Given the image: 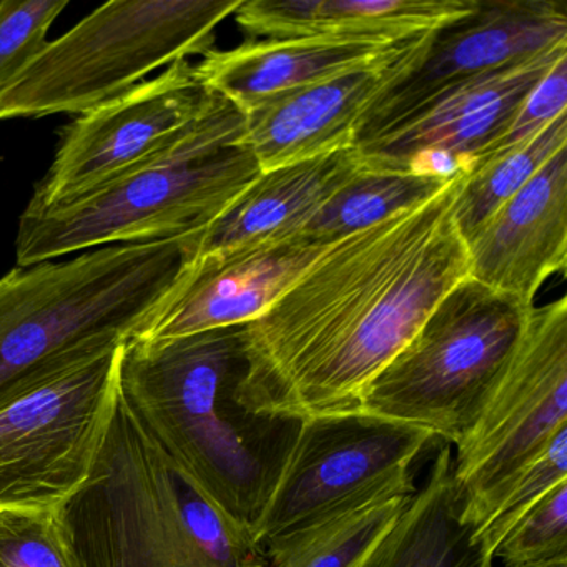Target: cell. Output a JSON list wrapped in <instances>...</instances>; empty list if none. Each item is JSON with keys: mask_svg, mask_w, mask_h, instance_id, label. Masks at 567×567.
<instances>
[{"mask_svg": "<svg viewBox=\"0 0 567 567\" xmlns=\"http://www.w3.org/2000/svg\"><path fill=\"white\" fill-rule=\"evenodd\" d=\"M195 235L109 245L0 278V396L58 361L135 337L197 254Z\"/></svg>", "mask_w": 567, "mask_h": 567, "instance_id": "obj_5", "label": "cell"}, {"mask_svg": "<svg viewBox=\"0 0 567 567\" xmlns=\"http://www.w3.org/2000/svg\"><path fill=\"white\" fill-rule=\"evenodd\" d=\"M434 437L364 410L305 417L255 539L264 547L380 497L413 496L411 466Z\"/></svg>", "mask_w": 567, "mask_h": 567, "instance_id": "obj_10", "label": "cell"}, {"mask_svg": "<svg viewBox=\"0 0 567 567\" xmlns=\"http://www.w3.org/2000/svg\"><path fill=\"white\" fill-rule=\"evenodd\" d=\"M567 556V481L544 494L494 550L506 566Z\"/></svg>", "mask_w": 567, "mask_h": 567, "instance_id": "obj_27", "label": "cell"}, {"mask_svg": "<svg viewBox=\"0 0 567 567\" xmlns=\"http://www.w3.org/2000/svg\"><path fill=\"white\" fill-rule=\"evenodd\" d=\"M0 567H82L64 504L49 509H0Z\"/></svg>", "mask_w": 567, "mask_h": 567, "instance_id": "obj_24", "label": "cell"}, {"mask_svg": "<svg viewBox=\"0 0 567 567\" xmlns=\"http://www.w3.org/2000/svg\"><path fill=\"white\" fill-rule=\"evenodd\" d=\"M245 112L214 92L174 141L89 194L25 207L16 237L18 267L109 245L200 234L261 174L245 141Z\"/></svg>", "mask_w": 567, "mask_h": 567, "instance_id": "obj_3", "label": "cell"}, {"mask_svg": "<svg viewBox=\"0 0 567 567\" xmlns=\"http://www.w3.org/2000/svg\"><path fill=\"white\" fill-rule=\"evenodd\" d=\"M567 427V298L534 307L493 396L453 457V480L477 533L509 484Z\"/></svg>", "mask_w": 567, "mask_h": 567, "instance_id": "obj_9", "label": "cell"}, {"mask_svg": "<svg viewBox=\"0 0 567 567\" xmlns=\"http://www.w3.org/2000/svg\"><path fill=\"white\" fill-rule=\"evenodd\" d=\"M477 0H241L234 18L255 39L357 38L401 42L437 31Z\"/></svg>", "mask_w": 567, "mask_h": 567, "instance_id": "obj_19", "label": "cell"}, {"mask_svg": "<svg viewBox=\"0 0 567 567\" xmlns=\"http://www.w3.org/2000/svg\"><path fill=\"white\" fill-rule=\"evenodd\" d=\"M493 553L464 519L453 451L441 447L426 483L411 497L363 567H493Z\"/></svg>", "mask_w": 567, "mask_h": 567, "instance_id": "obj_20", "label": "cell"}, {"mask_svg": "<svg viewBox=\"0 0 567 567\" xmlns=\"http://www.w3.org/2000/svg\"><path fill=\"white\" fill-rule=\"evenodd\" d=\"M430 200L330 245L265 313L244 324L237 398L257 413L361 410L371 381L437 303L470 277L454 220L461 178Z\"/></svg>", "mask_w": 567, "mask_h": 567, "instance_id": "obj_1", "label": "cell"}, {"mask_svg": "<svg viewBox=\"0 0 567 567\" xmlns=\"http://www.w3.org/2000/svg\"><path fill=\"white\" fill-rule=\"evenodd\" d=\"M533 308L464 278L371 381L361 410L457 446L499 384Z\"/></svg>", "mask_w": 567, "mask_h": 567, "instance_id": "obj_7", "label": "cell"}, {"mask_svg": "<svg viewBox=\"0 0 567 567\" xmlns=\"http://www.w3.org/2000/svg\"><path fill=\"white\" fill-rule=\"evenodd\" d=\"M241 0H112L58 41L0 92V121L85 115L151 72L214 51L215 31Z\"/></svg>", "mask_w": 567, "mask_h": 567, "instance_id": "obj_6", "label": "cell"}, {"mask_svg": "<svg viewBox=\"0 0 567 567\" xmlns=\"http://www.w3.org/2000/svg\"><path fill=\"white\" fill-rule=\"evenodd\" d=\"M69 0H0V92L48 45V34Z\"/></svg>", "mask_w": 567, "mask_h": 567, "instance_id": "obj_25", "label": "cell"}, {"mask_svg": "<svg viewBox=\"0 0 567 567\" xmlns=\"http://www.w3.org/2000/svg\"><path fill=\"white\" fill-rule=\"evenodd\" d=\"M427 35L430 32L400 42L364 68L245 109V141L261 172L354 147L361 118L388 85L416 64Z\"/></svg>", "mask_w": 567, "mask_h": 567, "instance_id": "obj_15", "label": "cell"}, {"mask_svg": "<svg viewBox=\"0 0 567 567\" xmlns=\"http://www.w3.org/2000/svg\"><path fill=\"white\" fill-rule=\"evenodd\" d=\"M245 370L244 324L131 338L118 386L162 446L255 537L305 420L245 408L237 398Z\"/></svg>", "mask_w": 567, "mask_h": 567, "instance_id": "obj_2", "label": "cell"}, {"mask_svg": "<svg viewBox=\"0 0 567 567\" xmlns=\"http://www.w3.org/2000/svg\"><path fill=\"white\" fill-rule=\"evenodd\" d=\"M564 147H567V112L529 141L499 152L464 175L454 202V220L464 241Z\"/></svg>", "mask_w": 567, "mask_h": 567, "instance_id": "obj_23", "label": "cell"}, {"mask_svg": "<svg viewBox=\"0 0 567 567\" xmlns=\"http://www.w3.org/2000/svg\"><path fill=\"white\" fill-rule=\"evenodd\" d=\"M506 567H567V556L556 557V559L540 560V563L517 564V566Z\"/></svg>", "mask_w": 567, "mask_h": 567, "instance_id": "obj_29", "label": "cell"}, {"mask_svg": "<svg viewBox=\"0 0 567 567\" xmlns=\"http://www.w3.org/2000/svg\"><path fill=\"white\" fill-rule=\"evenodd\" d=\"M333 244L293 237L195 255L135 340L237 327L268 310Z\"/></svg>", "mask_w": 567, "mask_h": 567, "instance_id": "obj_14", "label": "cell"}, {"mask_svg": "<svg viewBox=\"0 0 567 567\" xmlns=\"http://www.w3.org/2000/svg\"><path fill=\"white\" fill-rule=\"evenodd\" d=\"M563 481H567V427L509 484L496 513L477 533L493 556L524 514Z\"/></svg>", "mask_w": 567, "mask_h": 567, "instance_id": "obj_26", "label": "cell"}, {"mask_svg": "<svg viewBox=\"0 0 567 567\" xmlns=\"http://www.w3.org/2000/svg\"><path fill=\"white\" fill-rule=\"evenodd\" d=\"M470 277L534 307L567 267V147L543 165L470 240Z\"/></svg>", "mask_w": 567, "mask_h": 567, "instance_id": "obj_16", "label": "cell"}, {"mask_svg": "<svg viewBox=\"0 0 567 567\" xmlns=\"http://www.w3.org/2000/svg\"><path fill=\"white\" fill-rule=\"evenodd\" d=\"M563 55L567 42L446 92L403 127L358 145L364 167L440 181L470 174Z\"/></svg>", "mask_w": 567, "mask_h": 567, "instance_id": "obj_13", "label": "cell"}, {"mask_svg": "<svg viewBox=\"0 0 567 567\" xmlns=\"http://www.w3.org/2000/svg\"><path fill=\"white\" fill-rule=\"evenodd\" d=\"M413 496L380 497L307 529L268 540L264 546L268 567H363Z\"/></svg>", "mask_w": 567, "mask_h": 567, "instance_id": "obj_21", "label": "cell"}, {"mask_svg": "<svg viewBox=\"0 0 567 567\" xmlns=\"http://www.w3.org/2000/svg\"><path fill=\"white\" fill-rule=\"evenodd\" d=\"M567 112V55H563L554 68L544 75L543 81L527 95L507 131L494 142L493 147L474 165L483 164L487 158L514 145L529 141Z\"/></svg>", "mask_w": 567, "mask_h": 567, "instance_id": "obj_28", "label": "cell"}, {"mask_svg": "<svg viewBox=\"0 0 567 567\" xmlns=\"http://www.w3.org/2000/svg\"><path fill=\"white\" fill-rule=\"evenodd\" d=\"M560 42H567L564 2L477 0L470 14L430 32L416 64L361 118L354 147L403 127L446 92Z\"/></svg>", "mask_w": 567, "mask_h": 567, "instance_id": "obj_11", "label": "cell"}, {"mask_svg": "<svg viewBox=\"0 0 567 567\" xmlns=\"http://www.w3.org/2000/svg\"><path fill=\"white\" fill-rule=\"evenodd\" d=\"M447 182L408 172L368 171L364 167L298 235L323 244H337L357 231L381 224L398 212L430 200Z\"/></svg>", "mask_w": 567, "mask_h": 567, "instance_id": "obj_22", "label": "cell"}, {"mask_svg": "<svg viewBox=\"0 0 567 567\" xmlns=\"http://www.w3.org/2000/svg\"><path fill=\"white\" fill-rule=\"evenodd\" d=\"M82 567H268L267 553L124 400L84 486L64 504Z\"/></svg>", "mask_w": 567, "mask_h": 567, "instance_id": "obj_4", "label": "cell"}, {"mask_svg": "<svg viewBox=\"0 0 567 567\" xmlns=\"http://www.w3.org/2000/svg\"><path fill=\"white\" fill-rule=\"evenodd\" d=\"M214 97L178 61L64 128L54 162L28 207L44 208L89 194L155 154L187 128Z\"/></svg>", "mask_w": 567, "mask_h": 567, "instance_id": "obj_12", "label": "cell"}, {"mask_svg": "<svg viewBox=\"0 0 567 567\" xmlns=\"http://www.w3.org/2000/svg\"><path fill=\"white\" fill-rule=\"evenodd\" d=\"M398 44L357 38L247 39L228 51L208 52L195 71L210 91L245 111L264 99L364 68Z\"/></svg>", "mask_w": 567, "mask_h": 567, "instance_id": "obj_17", "label": "cell"}, {"mask_svg": "<svg viewBox=\"0 0 567 567\" xmlns=\"http://www.w3.org/2000/svg\"><path fill=\"white\" fill-rule=\"evenodd\" d=\"M363 171L360 151L348 147L261 172L214 224L195 235V255L293 237Z\"/></svg>", "mask_w": 567, "mask_h": 567, "instance_id": "obj_18", "label": "cell"}, {"mask_svg": "<svg viewBox=\"0 0 567 567\" xmlns=\"http://www.w3.org/2000/svg\"><path fill=\"white\" fill-rule=\"evenodd\" d=\"M125 343L65 358L0 396V509L62 506L84 486L117 408Z\"/></svg>", "mask_w": 567, "mask_h": 567, "instance_id": "obj_8", "label": "cell"}]
</instances>
